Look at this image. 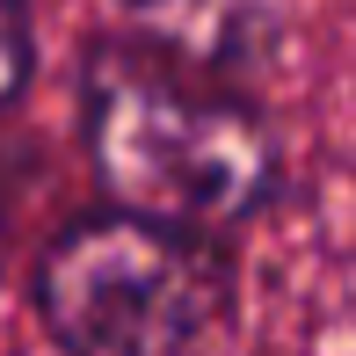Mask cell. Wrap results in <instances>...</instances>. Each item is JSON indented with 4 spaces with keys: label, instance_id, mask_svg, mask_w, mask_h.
Returning <instances> with one entry per match:
<instances>
[{
    "label": "cell",
    "instance_id": "obj_1",
    "mask_svg": "<svg viewBox=\"0 0 356 356\" xmlns=\"http://www.w3.org/2000/svg\"><path fill=\"white\" fill-rule=\"evenodd\" d=\"M88 145L124 211L182 233L248 218L277 182V145L248 102L138 51L88 66Z\"/></svg>",
    "mask_w": 356,
    "mask_h": 356
},
{
    "label": "cell",
    "instance_id": "obj_2",
    "mask_svg": "<svg viewBox=\"0 0 356 356\" xmlns=\"http://www.w3.org/2000/svg\"><path fill=\"white\" fill-rule=\"evenodd\" d=\"M44 320L73 356H189L225 313V262L138 211L80 218L44 254Z\"/></svg>",
    "mask_w": 356,
    "mask_h": 356
},
{
    "label": "cell",
    "instance_id": "obj_3",
    "mask_svg": "<svg viewBox=\"0 0 356 356\" xmlns=\"http://www.w3.org/2000/svg\"><path fill=\"white\" fill-rule=\"evenodd\" d=\"M124 8L168 58L197 73L254 66V58H269L284 29V0H124Z\"/></svg>",
    "mask_w": 356,
    "mask_h": 356
},
{
    "label": "cell",
    "instance_id": "obj_4",
    "mask_svg": "<svg viewBox=\"0 0 356 356\" xmlns=\"http://www.w3.org/2000/svg\"><path fill=\"white\" fill-rule=\"evenodd\" d=\"M29 73V0H0V102Z\"/></svg>",
    "mask_w": 356,
    "mask_h": 356
}]
</instances>
